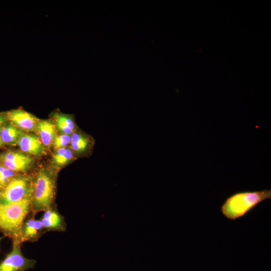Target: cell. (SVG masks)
<instances>
[{"label":"cell","instance_id":"52a82bcc","mask_svg":"<svg viewBox=\"0 0 271 271\" xmlns=\"http://www.w3.org/2000/svg\"><path fill=\"white\" fill-rule=\"evenodd\" d=\"M6 117L15 126L25 130H36L39 120L30 113L15 109L7 112Z\"/></svg>","mask_w":271,"mask_h":271},{"label":"cell","instance_id":"7a4b0ae2","mask_svg":"<svg viewBox=\"0 0 271 271\" xmlns=\"http://www.w3.org/2000/svg\"><path fill=\"white\" fill-rule=\"evenodd\" d=\"M271 198V189L240 191L228 197L221 206L227 219L234 220L246 215L261 202Z\"/></svg>","mask_w":271,"mask_h":271},{"label":"cell","instance_id":"9a60e30c","mask_svg":"<svg viewBox=\"0 0 271 271\" xmlns=\"http://www.w3.org/2000/svg\"><path fill=\"white\" fill-rule=\"evenodd\" d=\"M73 159V153L71 149L64 148L57 150L53 160L55 165L62 166L66 165Z\"/></svg>","mask_w":271,"mask_h":271},{"label":"cell","instance_id":"3957f363","mask_svg":"<svg viewBox=\"0 0 271 271\" xmlns=\"http://www.w3.org/2000/svg\"><path fill=\"white\" fill-rule=\"evenodd\" d=\"M55 195V183L52 175L41 170L33 179L31 197V213H37L53 208Z\"/></svg>","mask_w":271,"mask_h":271},{"label":"cell","instance_id":"9c48e42d","mask_svg":"<svg viewBox=\"0 0 271 271\" xmlns=\"http://www.w3.org/2000/svg\"><path fill=\"white\" fill-rule=\"evenodd\" d=\"M40 220L46 231H63L66 230V224L63 216L54 207L44 211Z\"/></svg>","mask_w":271,"mask_h":271},{"label":"cell","instance_id":"30bf717a","mask_svg":"<svg viewBox=\"0 0 271 271\" xmlns=\"http://www.w3.org/2000/svg\"><path fill=\"white\" fill-rule=\"evenodd\" d=\"M17 144L23 152L29 154L40 156L43 152L42 142L37 137L33 134L23 133Z\"/></svg>","mask_w":271,"mask_h":271},{"label":"cell","instance_id":"44dd1931","mask_svg":"<svg viewBox=\"0 0 271 271\" xmlns=\"http://www.w3.org/2000/svg\"><path fill=\"white\" fill-rule=\"evenodd\" d=\"M0 203H1V194H0Z\"/></svg>","mask_w":271,"mask_h":271},{"label":"cell","instance_id":"5bb4252c","mask_svg":"<svg viewBox=\"0 0 271 271\" xmlns=\"http://www.w3.org/2000/svg\"><path fill=\"white\" fill-rule=\"evenodd\" d=\"M23 134L20 130L12 125L5 126L0 130V137L4 144H17Z\"/></svg>","mask_w":271,"mask_h":271},{"label":"cell","instance_id":"ba28073f","mask_svg":"<svg viewBox=\"0 0 271 271\" xmlns=\"http://www.w3.org/2000/svg\"><path fill=\"white\" fill-rule=\"evenodd\" d=\"M44 228L40 220L36 219L34 215L27 218L23 225L22 230V243L25 241L34 242L45 232Z\"/></svg>","mask_w":271,"mask_h":271},{"label":"cell","instance_id":"7c38bea8","mask_svg":"<svg viewBox=\"0 0 271 271\" xmlns=\"http://www.w3.org/2000/svg\"><path fill=\"white\" fill-rule=\"evenodd\" d=\"M36 130L43 145L49 146L53 143L56 137L55 125L50 121L39 120L37 124Z\"/></svg>","mask_w":271,"mask_h":271},{"label":"cell","instance_id":"4fadbf2b","mask_svg":"<svg viewBox=\"0 0 271 271\" xmlns=\"http://www.w3.org/2000/svg\"><path fill=\"white\" fill-rule=\"evenodd\" d=\"M56 126L64 134H72L76 129L73 118L67 115L56 113L54 115Z\"/></svg>","mask_w":271,"mask_h":271},{"label":"cell","instance_id":"ffe728a7","mask_svg":"<svg viewBox=\"0 0 271 271\" xmlns=\"http://www.w3.org/2000/svg\"><path fill=\"white\" fill-rule=\"evenodd\" d=\"M2 239V237H0V241H1V240Z\"/></svg>","mask_w":271,"mask_h":271},{"label":"cell","instance_id":"6da1fadb","mask_svg":"<svg viewBox=\"0 0 271 271\" xmlns=\"http://www.w3.org/2000/svg\"><path fill=\"white\" fill-rule=\"evenodd\" d=\"M30 212L31 199L16 203H0V230L12 238L13 243H22L23 225Z\"/></svg>","mask_w":271,"mask_h":271},{"label":"cell","instance_id":"8992f818","mask_svg":"<svg viewBox=\"0 0 271 271\" xmlns=\"http://www.w3.org/2000/svg\"><path fill=\"white\" fill-rule=\"evenodd\" d=\"M3 165L16 172H25L31 167L32 159L23 153L17 152H7L0 155Z\"/></svg>","mask_w":271,"mask_h":271},{"label":"cell","instance_id":"ac0fdd59","mask_svg":"<svg viewBox=\"0 0 271 271\" xmlns=\"http://www.w3.org/2000/svg\"><path fill=\"white\" fill-rule=\"evenodd\" d=\"M5 120L6 117L3 115L0 114V127L4 124Z\"/></svg>","mask_w":271,"mask_h":271},{"label":"cell","instance_id":"2e32d148","mask_svg":"<svg viewBox=\"0 0 271 271\" xmlns=\"http://www.w3.org/2000/svg\"><path fill=\"white\" fill-rule=\"evenodd\" d=\"M16 174L3 165L0 164V189L3 190L15 177Z\"/></svg>","mask_w":271,"mask_h":271},{"label":"cell","instance_id":"277c9868","mask_svg":"<svg viewBox=\"0 0 271 271\" xmlns=\"http://www.w3.org/2000/svg\"><path fill=\"white\" fill-rule=\"evenodd\" d=\"M33 185V179L31 177H15L0 192L1 203H11L31 200Z\"/></svg>","mask_w":271,"mask_h":271},{"label":"cell","instance_id":"d6986e66","mask_svg":"<svg viewBox=\"0 0 271 271\" xmlns=\"http://www.w3.org/2000/svg\"><path fill=\"white\" fill-rule=\"evenodd\" d=\"M4 144L3 142H2L1 137H0V147L2 146Z\"/></svg>","mask_w":271,"mask_h":271},{"label":"cell","instance_id":"5b68a950","mask_svg":"<svg viewBox=\"0 0 271 271\" xmlns=\"http://www.w3.org/2000/svg\"><path fill=\"white\" fill-rule=\"evenodd\" d=\"M36 263L23 255L21 244L13 243L12 250L0 262V271H26L33 268Z\"/></svg>","mask_w":271,"mask_h":271},{"label":"cell","instance_id":"8fae6325","mask_svg":"<svg viewBox=\"0 0 271 271\" xmlns=\"http://www.w3.org/2000/svg\"><path fill=\"white\" fill-rule=\"evenodd\" d=\"M93 143L91 137L80 131H74L71 136V149L77 154L82 155L89 152Z\"/></svg>","mask_w":271,"mask_h":271},{"label":"cell","instance_id":"e0dca14e","mask_svg":"<svg viewBox=\"0 0 271 271\" xmlns=\"http://www.w3.org/2000/svg\"><path fill=\"white\" fill-rule=\"evenodd\" d=\"M71 141V136L69 134L63 133L56 136L53 142V145L57 150L60 149L65 148Z\"/></svg>","mask_w":271,"mask_h":271}]
</instances>
